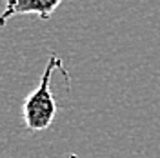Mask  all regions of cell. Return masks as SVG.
I'll return each instance as SVG.
<instances>
[{"mask_svg":"<svg viewBox=\"0 0 160 158\" xmlns=\"http://www.w3.org/2000/svg\"><path fill=\"white\" fill-rule=\"evenodd\" d=\"M57 69H64L62 67V58L57 55H51L48 60V66L40 77V82L37 89L26 96L24 104H22V118H24V126L31 133H38V131H46L53 124V120L57 116V102L51 91V78L53 73Z\"/></svg>","mask_w":160,"mask_h":158,"instance_id":"6da1fadb","label":"cell"},{"mask_svg":"<svg viewBox=\"0 0 160 158\" xmlns=\"http://www.w3.org/2000/svg\"><path fill=\"white\" fill-rule=\"evenodd\" d=\"M62 2L64 0H6L4 11L0 13V27L18 15H37L40 20H49Z\"/></svg>","mask_w":160,"mask_h":158,"instance_id":"7a4b0ae2","label":"cell"},{"mask_svg":"<svg viewBox=\"0 0 160 158\" xmlns=\"http://www.w3.org/2000/svg\"><path fill=\"white\" fill-rule=\"evenodd\" d=\"M68 158H78V156H77V155H69Z\"/></svg>","mask_w":160,"mask_h":158,"instance_id":"3957f363","label":"cell"}]
</instances>
